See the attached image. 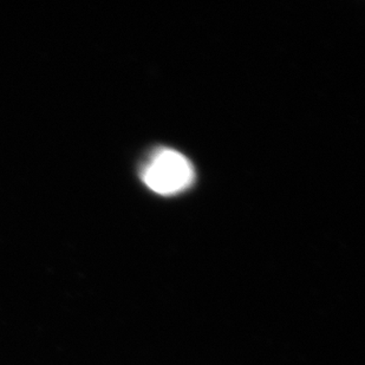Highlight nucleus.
<instances>
[{"label":"nucleus","instance_id":"f257e3e1","mask_svg":"<svg viewBox=\"0 0 365 365\" xmlns=\"http://www.w3.org/2000/svg\"><path fill=\"white\" fill-rule=\"evenodd\" d=\"M141 179L149 190L163 197H170L185 192L193 185L195 170L181 153L159 148L142 165Z\"/></svg>","mask_w":365,"mask_h":365}]
</instances>
